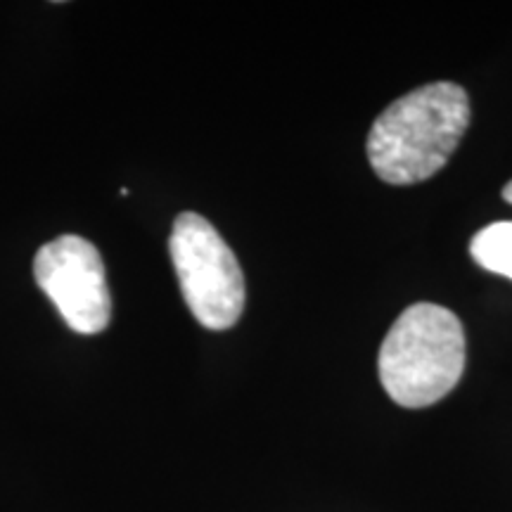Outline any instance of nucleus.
<instances>
[{
  "instance_id": "obj_1",
  "label": "nucleus",
  "mask_w": 512,
  "mask_h": 512,
  "mask_svg": "<svg viewBox=\"0 0 512 512\" xmlns=\"http://www.w3.org/2000/svg\"><path fill=\"white\" fill-rule=\"evenodd\" d=\"M470 114V98L458 83L415 88L375 119L368 136L370 166L389 185L427 181L456 152Z\"/></svg>"
},
{
  "instance_id": "obj_2",
  "label": "nucleus",
  "mask_w": 512,
  "mask_h": 512,
  "mask_svg": "<svg viewBox=\"0 0 512 512\" xmlns=\"http://www.w3.org/2000/svg\"><path fill=\"white\" fill-rule=\"evenodd\" d=\"M465 370V332L453 311L439 304L408 306L384 337L377 373L403 408H425L456 387Z\"/></svg>"
},
{
  "instance_id": "obj_3",
  "label": "nucleus",
  "mask_w": 512,
  "mask_h": 512,
  "mask_svg": "<svg viewBox=\"0 0 512 512\" xmlns=\"http://www.w3.org/2000/svg\"><path fill=\"white\" fill-rule=\"evenodd\" d=\"M169 249L192 316L209 330L233 328L245 309V275L219 230L185 211L174 221Z\"/></svg>"
},
{
  "instance_id": "obj_4",
  "label": "nucleus",
  "mask_w": 512,
  "mask_h": 512,
  "mask_svg": "<svg viewBox=\"0 0 512 512\" xmlns=\"http://www.w3.org/2000/svg\"><path fill=\"white\" fill-rule=\"evenodd\" d=\"M36 283L79 335H98L112 320V292L98 247L81 235H62L36 252Z\"/></svg>"
},
{
  "instance_id": "obj_5",
  "label": "nucleus",
  "mask_w": 512,
  "mask_h": 512,
  "mask_svg": "<svg viewBox=\"0 0 512 512\" xmlns=\"http://www.w3.org/2000/svg\"><path fill=\"white\" fill-rule=\"evenodd\" d=\"M470 254L484 271L512 278V221L491 223L472 238Z\"/></svg>"
},
{
  "instance_id": "obj_6",
  "label": "nucleus",
  "mask_w": 512,
  "mask_h": 512,
  "mask_svg": "<svg viewBox=\"0 0 512 512\" xmlns=\"http://www.w3.org/2000/svg\"><path fill=\"white\" fill-rule=\"evenodd\" d=\"M503 200L512 204V181H510V183L505 185V188H503Z\"/></svg>"
}]
</instances>
